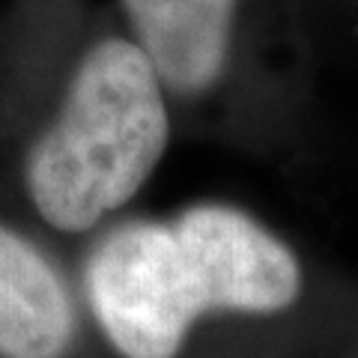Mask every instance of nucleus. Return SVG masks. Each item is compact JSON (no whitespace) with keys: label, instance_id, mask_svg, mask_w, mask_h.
Wrapping results in <instances>:
<instances>
[{"label":"nucleus","instance_id":"3","mask_svg":"<svg viewBox=\"0 0 358 358\" xmlns=\"http://www.w3.org/2000/svg\"><path fill=\"white\" fill-rule=\"evenodd\" d=\"M239 0H122L143 54L173 93H203L227 63Z\"/></svg>","mask_w":358,"mask_h":358},{"label":"nucleus","instance_id":"4","mask_svg":"<svg viewBox=\"0 0 358 358\" xmlns=\"http://www.w3.org/2000/svg\"><path fill=\"white\" fill-rule=\"evenodd\" d=\"M72 338V305L51 263L0 227V355L60 358Z\"/></svg>","mask_w":358,"mask_h":358},{"label":"nucleus","instance_id":"2","mask_svg":"<svg viewBox=\"0 0 358 358\" xmlns=\"http://www.w3.org/2000/svg\"><path fill=\"white\" fill-rule=\"evenodd\" d=\"M164 147L167 110L155 66L138 42H99L27 159L33 206L63 233L90 230L138 194Z\"/></svg>","mask_w":358,"mask_h":358},{"label":"nucleus","instance_id":"1","mask_svg":"<svg viewBox=\"0 0 358 358\" xmlns=\"http://www.w3.org/2000/svg\"><path fill=\"white\" fill-rule=\"evenodd\" d=\"M90 301L126 358H173L206 310H284L299 299L293 251L239 209L206 203L176 224H126L87 266Z\"/></svg>","mask_w":358,"mask_h":358}]
</instances>
